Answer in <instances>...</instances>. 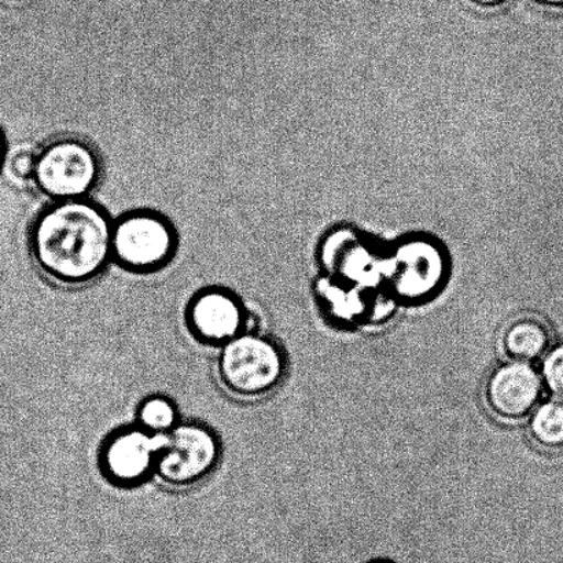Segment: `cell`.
<instances>
[{"mask_svg":"<svg viewBox=\"0 0 563 563\" xmlns=\"http://www.w3.org/2000/svg\"><path fill=\"white\" fill-rule=\"evenodd\" d=\"M112 235L113 219L90 198L54 201L33 220V262L60 285L90 284L113 261Z\"/></svg>","mask_w":563,"mask_h":563,"instance_id":"1","label":"cell"},{"mask_svg":"<svg viewBox=\"0 0 563 563\" xmlns=\"http://www.w3.org/2000/svg\"><path fill=\"white\" fill-rule=\"evenodd\" d=\"M165 441L167 433H152L137 424L118 429L102 444L99 467L103 476L118 487H137L156 476Z\"/></svg>","mask_w":563,"mask_h":563,"instance_id":"6","label":"cell"},{"mask_svg":"<svg viewBox=\"0 0 563 563\" xmlns=\"http://www.w3.org/2000/svg\"><path fill=\"white\" fill-rule=\"evenodd\" d=\"M529 433L534 443L544 450H563V405L549 401L534 408Z\"/></svg>","mask_w":563,"mask_h":563,"instance_id":"10","label":"cell"},{"mask_svg":"<svg viewBox=\"0 0 563 563\" xmlns=\"http://www.w3.org/2000/svg\"><path fill=\"white\" fill-rule=\"evenodd\" d=\"M113 261L137 275L164 272L178 253V234L167 219L152 211H134L113 222Z\"/></svg>","mask_w":563,"mask_h":563,"instance_id":"2","label":"cell"},{"mask_svg":"<svg viewBox=\"0 0 563 563\" xmlns=\"http://www.w3.org/2000/svg\"><path fill=\"white\" fill-rule=\"evenodd\" d=\"M37 152L30 148H20L10 158V174L15 179L25 181L33 180L36 169Z\"/></svg>","mask_w":563,"mask_h":563,"instance_id":"13","label":"cell"},{"mask_svg":"<svg viewBox=\"0 0 563 563\" xmlns=\"http://www.w3.org/2000/svg\"><path fill=\"white\" fill-rule=\"evenodd\" d=\"M220 456L222 449L212 429L200 422H180L167 433L156 476L176 488L191 487L217 468Z\"/></svg>","mask_w":563,"mask_h":563,"instance_id":"5","label":"cell"},{"mask_svg":"<svg viewBox=\"0 0 563 563\" xmlns=\"http://www.w3.org/2000/svg\"><path fill=\"white\" fill-rule=\"evenodd\" d=\"M473 2L484 5H494L504 2V0H473Z\"/></svg>","mask_w":563,"mask_h":563,"instance_id":"14","label":"cell"},{"mask_svg":"<svg viewBox=\"0 0 563 563\" xmlns=\"http://www.w3.org/2000/svg\"><path fill=\"white\" fill-rule=\"evenodd\" d=\"M179 423L178 407L167 396H148L137 407L136 424L148 430V432L156 434L169 433Z\"/></svg>","mask_w":563,"mask_h":563,"instance_id":"11","label":"cell"},{"mask_svg":"<svg viewBox=\"0 0 563 563\" xmlns=\"http://www.w3.org/2000/svg\"><path fill=\"white\" fill-rule=\"evenodd\" d=\"M101 159L87 142L58 137L37 153L33 181L53 201L88 198L101 180Z\"/></svg>","mask_w":563,"mask_h":563,"instance_id":"3","label":"cell"},{"mask_svg":"<svg viewBox=\"0 0 563 563\" xmlns=\"http://www.w3.org/2000/svg\"><path fill=\"white\" fill-rule=\"evenodd\" d=\"M543 385L563 400V344L556 345L544 355L542 366Z\"/></svg>","mask_w":563,"mask_h":563,"instance_id":"12","label":"cell"},{"mask_svg":"<svg viewBox=\"0 0 563 563\" xmlns=\"http://www.w3.org/2000/svg\"><path fill=\"white\" fill-rule=\"evenodd\" d=\"M543 380L531 364L510 362L496 367L485 384L490 412L504 421H520L539 406Z\"/></svg>","mask_w":563,"mask_h":563,"instance_id":"8","label":"cell"},{"mask_svg":"<svg viewBox=\"0 0 563 563\" xmlns=\"http://www.w3.org/2000/svg\"><path fill=\"white\" fill-rule=\"evenodd\" d=\"M551 334L542 319L520 317L511 319L501 331L500 346L511 362L539 361L550 351Z\"/></svg>","mask_w":563,"mask_h":563,"instance_id":"9","label":"cell"},{"mask_svg":"<svg viewBox=\"0 0 563 563\" xmlns=\"http://www.w3.org/2000/svg\"><path fill=\"white\" fill-rule=\"evenodd\" d=\"M219 373L225 388L240 397H261L285 377L284 353L274 341L258 333H242L224 344Z\"/></svg>","mask_w":563,"mask_h":563,"instance_id":"4","label":"cell"},{"mask_svg":"<svg viewBox=\"0 0 563 563\" xmlns=\"http://www.w3.org/2000/svg\"><path fill=\"white\" fill-rule=\"evenodd\" d=\"M3 156H4V141H3L2 132H0V164H2Z\"/></svg>","mask_w":563,"mask_h":563,"instance_id":"16","label":"cell"},{"mask_svg":"<svg viewBox=\"0 0 563 563\" xmlns=\"http://www.w3.org/2000/svg\"><path fill=\"white\" fill-rule=\"evenodd\" d=\"M250 309L228 287L209 286L196 292L186 309L190 333L203 344L223 346L246 333Z\"/></svg>","mask_w":563,"mask_h":563,"instance_id":"7","label":"cell"},{"mask_svg":"<svg viewBox=\"0 0 563 563\" xmlns=\"http://www.w3.org/2000/svg\"><path fill=\"white\" fill-rule=\"evenodd\" d=\"M538 2L550 5H563V0H538Z\"/></svg>","mask_w":563,"mask_h":563,"instance_id":"15","label":"cell"}]
</instances>
